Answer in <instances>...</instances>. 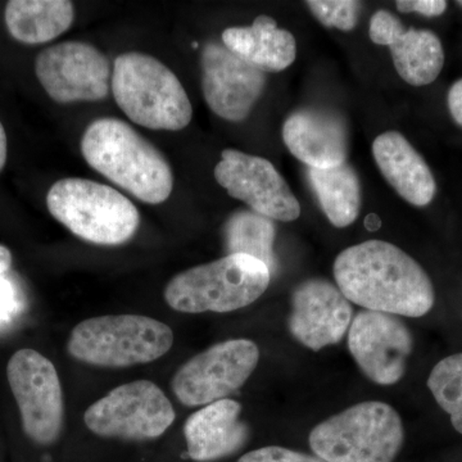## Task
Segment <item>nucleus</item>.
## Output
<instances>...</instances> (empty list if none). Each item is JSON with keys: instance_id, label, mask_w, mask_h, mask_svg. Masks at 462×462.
Returning <instances> with one entry per match:
<instances>
[{"instance_id": "1", "label": "nucleus", "mask_w": 462, "mask_h": 462, "mask_svg": "<svg viewBox=\"0 0 462 462\" xmlns=\"http://www.w3.org/2000/svg\"><path fill=\"white\" fill-rule=\"evenodd\" d=\"M333 272L346 300L369 311L421 318L436 302L433 282L425 270L384 240H367L340 252Z\"/></svg>"}, {"instance_id": "2", "label": "nucleus", "mask_w": 462, "mask_h": 462, "mask_svg": "<svg viewBox=\"0 0 462 462\" xmlns=\"http://www.w3.org/2000/svg\"><path fill=\"white\" fill-rule=\"evenodd\" d=\"M81 153L88 165L148 205L171 196L173 173L166 157L129 124L98 118L85 130Z\"/></svg>"}, {"instance_id": "3", "label": "nucleus", "mask_w": 462, "mask_h": 462, "mask_svg": "<svg viewBox=\"0 0 462 462\" xmlns=\"http://www.w3.org/2000/svg\"><path fill=\"white\" fill-rule=\"evenodd\" d=\"M111 89L121 111L139 126L179 132L193 117L178 76L149 54L129 51L116 58Z\"/></svg>"}, {"instance_id": "4", "label": "nucleus", "mask_w": 462, "mask_h": 462, "mask_svg": "<svg viewBox=\"0 0 462 462\" xmlns=\"http://www.w3.org/2000/svg\"><path fill=\"white\" fill-rule=\"evenodd\" d=\"M270 281L272 272L257 258L227 254L173 276L165 289V300L182 314H226L256 302Z\"/></svg>"}, {"instance_id": "5", "label": "nucleus", "mask_w": 462, "mask_h": 462, "mask_svg": "<svg viewBox=\"0 0 462 462\" xmlns=\"http://www.w3.org/2000/svg\"><path fill=\"white\" fill-rule=\"evenodd\" d=\"M47 206L58 223L91 245H125L141 225V215L132 200L108 185L88 179L54 182L48 191Z\"/></svg>"}, {"instance_id": "6", "label": "nucleus", "mask_w": 462, "mask_h": 462, "mask_svg": "<svg viewBox=\"0 0 462 462\" xmlns=\"http://www.w3.org/2000/svg\"><path fill=\"white\" fill-rule=\"evenodd\" d=\"M173 345L169 325L143 315H106L79 322L67 340L80 363L123 369L153 363Z\"/></svg>"}, {"instance_id": "7", "label": "nucleus", "mask_w": 462, "mask_h": 462, "mask_svg": "<svg viewBox=\"0 0 462 462\" xmlns=\"http://www.w3.org/2000/svg\"><path fill=\"white\" fill-rule=\"evenodd\" d=\"M400 413L384 402L355 404L316 425L310 446L325 462H393L403 446Z\"/></svg>"}, {"instance_id": "8", "label": "nucleus", "mask_w": 462, "mask_h": 462, "mask_svg": "<svg viewBox=\"0 0 462 462\" xmlns=\"http://www.w3.org/2000/svg\"><path fill=\"white\" fill-rule=\"evenodd\" d=\"M175 418L169 398L149 380L118 385L84 413L85 425L97 436L126 440L156 439Z\"/></svg>"}, {"instance_id": "9", "label": "nucleus", "mask_w": 462, "mask_h": 462, "mask_svg": "<svg viewBox=\"0 0 462 462\" xmlns=\"http://www.w3.org/2000/svg\"><path fill=\"white\" fill-rule=\"evenodd\" d=\"M260 349L249 339H230L191 357L171 380L179 402L207 406L238 391L256 370Z\"/></svg>"}, {"instance_id": "10", "label": "nucleus", "mask_w": 462, "mask_h": 462, "mask_svg": "<svg viewBox=\"0 0 462 462\" xmlns=\"http://www.w3.org/2000/svg\"><path fill=\"white\" fill-rule=\"evenodd\" d=\"M7 379L26 436L42 446L56 442L62 431L65 403L53 363L33 349H20L9 358Z\"/></svg>"}, {"instance_id": "11", "label": "nucleus", "mask_w": 462, "mask_h": 462, "mask_svg": "<svg viewBox=\"0 0 462 462\" xmlns=\"http://www.w3.org/2000/svg\"><path fill=\"white\" fill-rule=\"evenodd\" d=\"M39 83L54 102H98L111 91L112 67L94 45L65 42L41 51L35 60Z\"/></svg>"}, {"instance_id": "12", "label": "nucleus", "mask_w": 462, "mask_h": 462, "mask_svg": "<svg viewBox=\"0 0 462 462\" xmlns=\"http://www.w3.org/2000/svg\"><path fill=\"white\" fill-rule=\"evenodd\" d=\"M215 179L230 197L270 220L291 223L300 216L296 196L266 158L224 149L215 167Z\"/></svg>"}, {"instance_id": "13", "label": "nucleus", "mask_w": 462, "mask_h": 462, "mask_svg": "<svg viewBox=\"0 0 462 462\" xmlns=\"http://www.w3.org/2000/svg\"><path fill=\"white\" fill-rule=\"evenodd\" d=\"M412 348L411 331L398 316L364 310L348 329L349 352L375 384H397L406 373Z\"/></svg>"}, {"instance_id": "14", "label": "nucleus", "mask_w": 462, "mask_h": 462, "mask_svg": "<svg viewBox=\"0 0 462 462\" xmlns=\"http://www.w3.org/2000/svg\"><path fill=\"white\" fill-rule=\"evenodd\" d=\"M202 91L208 107L230 123H242L266 88L267 76L225 47L208 42L200 56Z\"/></svg>"}, {"instance_id": "15", "label": "nucleus", "mask_w": 462, "mask_h": 462, "mask_svg": "<svg viewBox=\"0 0 462 462\" xmlns=\"http://www.w3.org/2000/svg\"><path fill=\"white\" fill-rule=\"evenodd\" d=\"M354 309L337 284L321 278L298 284L291 294L288 328L311 351L337 345L351 327Z\"/></svg>"}, {"instance_id": "16", "label": "nucleus", "mask_w": 462, "mask_h": 462, "mask_svg": "<svg viewBox=\"0 0 462 462\" xmlns=\"http://www.w3.org/2000/svg\"><path fill=\"white\" fill-rule=\"evenodd\" d=\"M291 154L309 169H333L346 162L348 130L338 114L322 108L293 112L282 126Z\"/></svg>"}, {"instance_id": "17", "label": "nucleus", "mask_w": 462, "mask_h": 462, "mask_svg": "<svg viewBox=\"0 0 462 462\" xmlns=\"http://www.w3.org/2000/svg\"><path fill=\"white\" fill-rule=\"evenodd\" d=\"M242 404L224 398L191 413L184 425L188 455L197 462L220 460L247 443L249 430L240 420Z\"/></svg>"}, {"instance_id": "18", "label": "nucleus", "mask_w": 462, "mask_h": 462, "mask_svg": "<svg viewBox=\"0 0 462 462\" xmlns=\"http://www.w3.org/2000/svg\"><path fill=\"white\" fill-rule=\"evenodd\" d=\"M373 156L380 172L394 190L416 207L430 205L437 184L430 166L398 132H387L373 143Z\"/></svg>"}, {"instance_id": "19", "label": "nucleus", "mask_w": 462, "mask_h": 462, "mask_svg": "<svg viewBox=\"0 0 462 462\" xmlns=\"http://www.w3.org/2000/svg\"><path fill=\"white\" fill-rule=\"evenodd\" d=\"M227 50L266 72H281L296 60L294 36L270 16H258L251 26L229 27L223 32Z\"/></svg>"}, {"instance_id": "20", "label": "nucleus", "mask_w": 462, "mask_h": 462, "mask_svg": "<svg viewBox=\"0 0 462 462\" xmlns=\"http://www.w3.org/2000/svg\"><path fill=\"white\" fill-rule=\"evenodd\" d=\"M74 17V5L67 0H11L5 7L8 32L23 44L54 41L71 27Z\"/></svg>"}, {"instance_id": "21", "label": "nucleus", "mask_w": 462, "mask_h": 462, "mask_svg": "<svg viewBox=\"0 0 462 462\" xmlns=\"http://www.w3.org/2000/svg\"><path fill=\"white\" fill-rule=\"evenodd\" d=\"M397 74L412 87L437 80L445 65V51L436 33L402 27L389 42Z\"/></svg>"}, {"instance_id": "22", "label": "nucleus", "mask_w": 462, "mask_h": 462, "mask_svg": "<svg viewBox=\"0 0 462 462\" xmlns=\"http://www.w3.org/2000/svg\"><path fill=\"white\" fill-rule=\"evenodd\" d=\"M310 184L322 211L336 227L355 223L361 208V185L357 172L349 163L333 169H309Z\"/></svg>"}, {"instance_id": "23", "label": "nucleus", "mask_w": 462, "mask_h": 462, "mask_svg": "<svg viewBox=\"0 0 462 462\" xmlns=\"http://www.w3.org/2000/svg\"><path fill=\"white\" fill-rule=\"evenodd\" d=\"M276 229L273 220L248 209H239L227 218L224 226L225 249L229 254H247L276 269L273 254Z\"/></svg>"}, {"instance_id": "24", "label": "nucleus", "mask_w": 462, "mask_h": 462, "mask_svg": "<svg viewBox=\"0 0 462 462\" xmlns=\"http://www.w3.org/2000/svg\"><path fill=\"white\" fill-rule=\"evenodd\" d=\"M428 387L440 409L448 413L455 430L462 434V354L439 361L431 370Z\"/></svg>"}, {"instance_id": "25", "label": "nucleus", "mask_w": 462, "mask_h": 462, "mask_svg": "<svg viewBox=\"0 0 462 462\" xmlns=\"http://www.w3.org/2000/svg\"><path fill=\"white\" fill-rule=\"evenodd\" d=\"M312 14L325 27L351 32L358 23L361 3L355 0H310L306 3Z\"/></svg>"}, {"instance_id": "26", "label": "nucleus", "mask_w": 462, "mask_h": 462, "mask_svg": "<svg viewBox=\"0 0 462 462\" xmlns=\"http://www.w3.org/2000/svg\"><path fill=\"white\" fill-rule=\"evenodd\" d=\"M238 462H325L318 456L302 454L284 447L270 446L254 449L239 458Z\"/></svg>"}, {"instance_id": "27", "label": "nucleus", "mask_w": 462, "mask_h": 462, "mask_svg": "<svg viewBox=\"0 0 462 462\" xmlns=\"http://www.w3.org/2000/svg\"><path fill=\"white\" fill-rule=\"evenodd\" d=\"M403 23H401L400 18L394 16L391 12L382 11L375 12L370 20L369 35L373 42L378 45H385L388 47L393 36L396 35Z\"/></svg>"}, {"instance_id": "28", "label": "nucleus", "mask_w": 462, "mask_h": 462, "mask_svg": "<svg viewBox=\"0 0 462 462\" xmlns=\"http://www.w3.org/2000/svg\"><path fill=\"white\" fill-rule=\"evenodd\" d=\"M396 5L402 14L418 12L425 17H438L445 14L448 5L445 0H398Z\"/></svg>"}, {"instance_id": "29", "label": "nucleus", "mask_w": 462, "mask_h": 462, "mask_svg": "<svg viewBox=\"0 0 462 462\" xmlns=\"http://www.w3.org/2000/svg\"><path fill=\"white\" fill-rule=\"evenodd\" d=\"M448 108L456 124L462 126V79L456 81L448 91Z\"/></svg>"}, {"instance_id": "30", "label": "nucleus", "mask_w": 462, "mask_h": 462, "mask_svg": "<svg viewBox=\"0 0 462 462\" xmlns=\"http://www.w3.org/2000/svg\"><path fill=\"white\" fill-rule=\"evenodd\" d=\"M14 305L16 303H14V294L11 285L5 278H0V321L8 318Z\"/></svg>"}, {"instance_id": "31", "label": "nucleus", "mask_w": 462, "mask_h": 462, "mask_svg": "<svg viewBox=\"0 0 462 462\" xmlns=\"http://www.w3.org/2000/svg\"><path fill=\"white\" fill-rule=\"evenodd\" d=\"M8 142L7 134H5V126L0 123V171L5 169L7 162Z\"/></svg>"}, {"instance_id": "32", "label": "nucleus", "mask_w": 462, "mask_h": 462, "mask_svg": "<svg viewBox=\"0 0 462 462\" xmlns=\"http://www.w3.org/2000/svg\"><path fill=\"white\" fill-rule=\"evenodd\" d=\"M12 254L11 251L5 245H0V278L5 276V273L11 269Z\"/></svg>"}, {"instance_id": "33", "label": "nucleus", "mask_w": 462, "mask_h": 462, "mask_svg": "<svg viewBox=\"0 0 462 462\" xmlns=\"http://www.w3.org/2000/svg\"><path fill=\"white\" fill-rule=\"evenodd\" d=\"M380 225H382V223H380V218L376 215L370 214L366 216V218H365V226H366L367 230H378Z\"/></svg>"}, {"instance_id": "34", "label": "nucleus", "mask_w": 462, "mask_h": 462, "mask_svg": "<svg viewBox=\"0 0 462 462\" xmlns=\"http://www.w3.org/2000/svg\"><path fill=\"white\" fill-rule=\"evenodd\" d=\"M457 5H460L461 7H462V2H457Z\"/></svg>"}]
</instances>
